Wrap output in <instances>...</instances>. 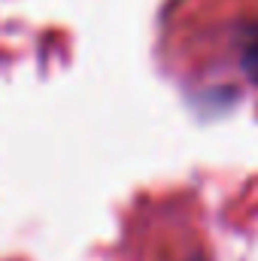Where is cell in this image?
<instances>
[{
	"label": "cell",
	"instance_id": "obj_1",
	"mask_svg": "<svg viewBox=\"0 0 258 261\" xmlns=\"http://www.w3.org/2000/svg\"><path fill=\"white\" fill-rule=\"evenodd\" d=\"M243 70H246V76L258 85V34L249 40V46L243 52Z\"/></svg>",
	"mask_w": 258,
	"mask_h": 261
}]
</instances>
